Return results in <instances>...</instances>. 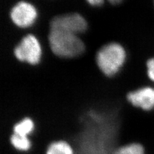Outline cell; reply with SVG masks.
<instances>
[{
  "label": "cell",
  "instance_id": "1",
  "mask_svg": "<svg viewBox=\"0 0 154 154\" xmlns=\"http://www.w3.org/2000/svg\"><path fill=\"white\" fill-rule=\"evenodd\" d=\"M48 42L52 54L64 59L81 56L85 50V45L80 35L59 30H49Z\"/></svg>",
  "mask_w": 154,
  "mask_h": 154
},
{
  "label": "cell",
  "instance_id": "2",
  "mask_svg": "<svg viewBox=\"0 0 154 154\" xmlns=\"http://www.w3.org/2000/svg\"><path fill=\"white\" fill-rule=\"evenodd\" d=\"M127 60V51L118 42H110L99 48L95 55V62L105 76L112 78L122 70Z\"/></svg>",
  "mask_w": 154,
  "mask_h": 154
},
{
  "label": "cell",
  "instance_id": "3",
  "mask_svg": "<svg viewBox=\"0 0 154 154\" xmlns=\"http://www.w3.org/2000/svg\"><path fill=\"white\" fill-rule=\"evenodd\" d=\"M13 54L17 60L35 66L41 62L42 48L35 35L28 33L14 46Z\"/></svg>",
  "mask_w": 154,
  "mask_h": 154
},
{
  "label": "cell",
  "instance_id": "4",
  "mask_svg": "<svg viewBox=\"0 0 154 154\" xmlns=\"http://www.w3.org/2000/svg\"><path fill=\"white\" fill-rule=\"evenodd\" d=\"M88 28V23L82 14L71 12L52 17L49 23V30H59L80 35Z\"/></svg>",
  "mask_w": 154,
  "mask_h": 154
},
{
  "label": "cell",
  "instance_id": "5",
  "mask_svg": "<svg viewBox=\"0 0 154 154\" xmlns=\"http://www.w3.org/2000/svg\"><path fill=\"white\" fill-rule=\"evenodd\" d=\"M38 16L34 5L26 2L19 1L11 8L9 17L14 26L21 29L32 27L35 23Z\"/></svg>",
  "mask_w": 154,
  "mask_h": 154
},
{
  "label": "cell",
  "instance_id": "6",
  "mask_svg": "<svg viewBox=\"0 0 154 154\" xmlns=\"http://www.w3.org/2000/svg\"><path fill=\"white\" fill-rule=\"evenodd\" d=\"M126 99L134 107L144 111H151L154 109V88L147 86L130 91Z\"/></svg>",
  "mask_w": 154,
  "mask_h": 154
},
{
  "label": "cell",
  "instance_id": "7",
  "mask_svg": "<svg viewBox=\"0 0 154 154\" xmlns=\"http://www.w3.org/2000/svg\"><path fill=\"white\" fill-rule=\"evenodd\" d=\"M44 154H76L73 144L64 139H54L47 144Z\"/></svg>",
  "mask_w": 154,
  "mask_h": 154
},
{
  "label": "cell",
  "instance_id": "8",
  "mask_svg": "<svg viewBox=\"0 0 154 154\" xmlns=\"http://www.w3.org/2000/svg\"><path fill=\"white\" fill-rule=\"evenodd\" d=\"M36 123L32 117L25 116L13 125L12 133L19 136L30 137L35 132Z\"/></svg>",
  "mask_w": 154,
  "mask_h": 154
},
{
  "label": "cell",
  "instance_id": "9",
  "mask_svg": "<svg viewBox=\"0 0 154 154\" xmlns=\"http://www.w3.org/2000/svg\"><path fill=\"white\" fill-rule=\"evenodd\" d=\"M11 147L19 153H28L33 148V143L30 137L19 136L11 133L8 138Z\"/></svg>",
  "mask_w": 154,
  "mask_h": 154
},
{
  "label": "cell",
  "instance_id": "10",
  "mask_svg": "<svg viewBox=\"0 0 154 154\" xmlns=\"http://www.w3.org/2000/svg\"><path fill=\"white\" fill-rule=\"evenodd\" d=\"M110 154H146V150L141 143L131 142L114 148Z\"/></svg>",
  "mask_w": 154,
  "mask_h": 154
},
{
  "label": "cell",
  "instance_id": "11",
  "mask_svg": "<svg viewBox=\"0 0 154 154\" xmlns=\"http://www.w3.org/2000/svg\"><path fill=\"white\" fill-rule=\"evenodd\" d=\"M123 0H107V2L112 5H118L122 2ZM88 5L93 7H99L102 6L105 0H85Z\"/></svg>",
  "mask_w": 154,
  "mask_h": 154
},
{
  "label": "cell",
  "instance_id": "12",
  "mask_svg": "<svg viewBox=\"0 0 154 154\" xmlns=\"http://www.w3.org/2000/svg\"><path fill=\"white\" fill-rule=\"evenodd\" d=\"M147 75L148 78L154 82V58H152L146 62Z\"/></svg>",
  "mask_w": 154,
  "mask_h": 154
}]
</instances>
